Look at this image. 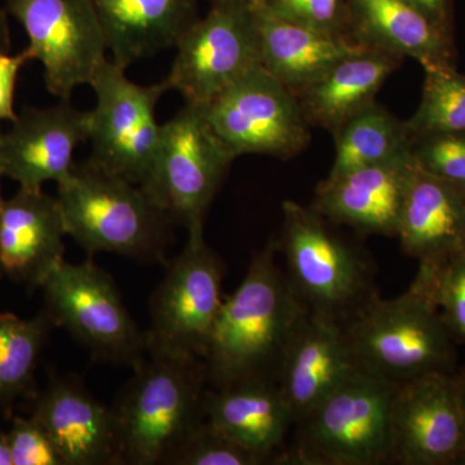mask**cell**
Returning <instances> with one entry per match:
<instances>
[{
	"label": "cell",
	"instance_id": "8",
	"mask_svg": "<svg viewBox=\"0 0 465 465\" xmlns=\"http://www.w3.org/2000/svg\"><path fill=\"white\" fill-rule=\"evenodd\" d=\"M204 225L188 229V241L168 262L166 275L150 300L148 353L203 361L224 302V264L204 240Z\"/></svg>",
	"mask_w": 465,
	"mask_h": 465
},
{
	"label": "cell",
	"instance_id": "34",
	"mask_svg": "<svg viewBox=\"0 0 465 465\" xmlns=\"http://www.w3.org/2000/svg\"><path fill=\"white\" fill-rule=\"evenodd\" d=\"M29 61L25 52L12 54L8 51L0 50V122L16 121L17 114L15 112V88L18 72L21 67Z\"/></svg>",
	"mask_w": 465,
	"mask_h": 465
},
{
	"label": "cell",
	"instance_id": "26",
	"mask_svg": "<svg viewBox=\"0 0 465 465\" xmlns=\"http://www.w3.org/2000/svg\"><path fill=\"white\" fill-rule=\"evenodd\" d=\"M335 159L329 176L381 163L411 150L412 137L400 121L378 103L354 115L333 134Z\"/></svg>",
	"mask_w": 465,
	"mask_h": 465
},
{
	"label": "cell",
	"instance_id": "14",
	"mask_svg": "<svg viewBox=\"0 0 465 465\" xmlns=\"http://www.w3.org/2000/svg\"><path fill=\"white\" fill-rule=\"evenodd\" d=\"M455 372L396 384L391 464L465 465V415Z\"/></svg>",
	"mask_w": 465,
	"mask_h": 465
},
{
	"label": "cell",
	"instance_id": "16",
	"mask_svg": "<svg viewBox=\"0 0 465 465\" xmlns=\"http://www.w3.org/2000/svg\"><path fill=\"white\" fill-rule=\"evenodd\" d=\"M415 164L409 150L381 163L326 177L318 183L311 207L331 224L349 226L363 234L396 237Z\"/></svg>",
	"mask_w": 465,
	"mask_h": 465
},
{
	"label": "cell",
	"instance_id": "24",
	"mask_svg": "<svg viewBox=\"0 0 465 465\" xmlns=\"http://www.w3.org/2000/svg\"><path fill=\"white\" fill-rule=\"evenodd\" d=\"M113 61L128 66L174 47L198 20V0H92Z\"/></svg>",
	"mask_w": 465,
	"mask_h": 465
},
{
	"label": "cell",
	"instance_id": "40",
	"mask_svg": "<svg viewBox=\"0 0 465 465\" xmlns=\"http://www.w3.org/2000/svg\"><path fill=\"white\" fill-rule=\"evenodd\" d=\"M2 130H0V146H2ZM2 177H5V168H3L2 149H0V206L5 201L2 198Z\"/></svg>",
	"mask_w": 465,
	"mask_h": 465
},
{
	"label": "cell",
	"instance_id": "31",
	"mask_svg": "<svg viewBox=\"0 0 465 465\" xmlns=\"http://www.w3.org/2000/svg\"><path fill=\"white\" fill-rule=\"evenodd\" d=\"M275 16L332 35L351 36L349 0H264Z\"/></svg>",
	"mask_w": 465,
	"mask_h": 465
},
{
	"label": "cell",
	"instance_id": "30",
	"mask_svg": "<svg viewBox=\"0 0 465 465\" xmlns=\"http://www.w3.org/2000/svg\"><path fill=\"white\" fill-rule=\"evenodd\" d=\"M419 264L430 269L440 316L455 341L465 345V251L459 250L434 264Z\"/></svg>",
	"mask_w": 465,
	"mask_h": 465
},
{
	"label": "cell",
	"instance_id": "9",
	"mask_svg": "<svg viewBox=\"0 0 465 465\" xmlns=\"http://www.w3.org/2000/svg\"><path fill=\"white\" fill-rule=\"evenodd\" d=\"M41 289L52 322L97 360L134 367L148 356L145 332L128 313L112 275L91 258L79 264L64 260Z\"/></svg>",
	"mask_w": 465,
	"mask_h": 465
},
{
	"label": "cell",
	"instance_id": "19",
	"mask_svg": "<svg viewBox=\"0 0 465 465\" xmlns=\"http://www.w3.org/2000/svg\"><path fill=\"white\" fill-rule=\"evenodd\" d=\"M361 367L344 330L307 312L287 345L277 379L293 425Z\"/></svg>",
	"mask_w": 465,
	"mask_h": 465
},
{
	"label": "cell",
	"instance_id": "20",
	"mask_svg": "<svg viewBox=\"0 0 465 465\" xmlns=\"http://www.w3.org/2000/svg\"><path fill=\"white\" fill-rule=\"evenodd\" d=\"M464 232L465 188L415 164L397 226L403 252L434 264L463 249Z\"/></svg>",
	"mask_w": 465,
	"mask_h": 465
},
{
	"label": "cell",
	"instance_id": "39",
	"mask_svg": "<svg viewBox=\"0 0 465 465\" xmlns=\"http://www.w3.org/2000/svg\"><path fill=\"white\" fill-rule=\"evenodd\" d=\"M213 3H237V5H250V7H256L262 5L264 0H211Z\"/></svg>",
	"mask_w": 465,
	"mask_h": 465
},
{
	"label": "cell",
	"instance_id": "37",
	"mask_svg": "<svg viewBox=\"0 0 465 465\" xmlns=\"http://www.w3.org/2000/svg\"><path fill=\"white\" fill-rule=\"evenodd\" d=\"M0 465H14L11 449H9L8 434L2 432H0Z\"/></svg>",
	"mask_w": 465,
	"mask_h": 465
},
{
	"label": "cell",
	"instance_id": "29",
	"mask_svg": "<svg viewBox=\"0 0 465 465\" xmlns=\"http://www.w3.org/2000/svg\"><path fill=\"white\" fill-rule=\"evenodd\" d=\"M264 459L241 445L208 420L193 430L168 465H262Z\"/></svg>",
	"mask_w": 465,
	"mask_h": 465
},
{
	"label": "cell",
	"instance_id": "18",
	"mask_svg": "<svg viewBox=\"0 0 465 465\" xmlns=\"http://www.w3.org/2000/svg\"><path fill=\"white\" fill-rule=\"evenodd\" d=\"M65 235L56 197L18 189L0 206V273L30 290L42 287L65 260Z\"/></svg>",
	"mask_w": 465,
	"mask_h": 465
},
{
	"label": "cell",
	"instance_id": "22",
	"mask_svg": "<svg viewBox=\"0 0 465 465\" xmlns=\"http://www.w3.org/2000/svg\"><path fill=\"white\" fill-rule=\"evenodd\" d=\"M402 60L376 48L341 58L316 81L295 92L305 121L333 136L354 115L375 103L382 84Z\"/></svg>",
	"mask_w": 465,
	"mask_h": 465
},
{
	"label": "cell",
	"instance_id": "28",
	"mask_svg": "<svg viewBox=\"0 0 465 465\" xmlns=\"http://www.w3.org/2000/svg\"><path fill=\"white\" fill-rule=\"evenodd\" d=\"M420 104L406 127L412 140L465 131V75L457 67L425 69Z\"/></svg>",
	"mask_w": 465,
	"mask_h": 465
},
{
	"label": "cell",
	"instance_id": "17",
	"mask_svg": "<svg viewBox=\"0 0 465 465\" xmlns=\"http://www.w3.org/2000/svg\"><path fill=\"white\" fill-rule=\"evenodd\" d=\"M33 418L65 465L124 464L114 410L94 399L78 378L52 382L39 397Z\"/></svg>",
	"mask_w": 465,
	"mask_h": 465
},
{
	"label": "cell",
	"instance_id": "15",
	"mask_svg": "<svg viewBox=\"0 0 465 465\" xmlns=\"http://www.w3.org/2000/svg\"><path fill=\"white\" fill-rule=\"evenodd\" d=\"M90 114L60 100L50 108H25L2 134L5 176L20 189L42 191L60 182L74 164L79 143L88 140Z\"/></svg>",
	"mask_w": 465,
	"mask_h": 465
},
{
	"label": "cell",
	"instance_id": "12",
	"mask_svg": "<svg viewBox=\"0 0 465 465\" xmlns=\"http://www.w3.org/2000/svg\"><path fill=\"white\" fill-rule=\"evenodd\" d=\"M200 108L235 158L262 154L291 159L311 143V125L295 94L262 66Z\"/></svg>",
	"mask_w": 465,
	"mask_h": 465
},
{
	"label": "cell",
	"instance_id": "35",
	"mask_svg": "<svg viewBox=\"0 0 465 465\" xmlns=\"http://www.w3.org/2000/svg\"><path fill=\"white\" fill-rule=\"evenodd\" d=\"M427 15L436 25L452 35L451 0H407Z\"/></svg>",
	"mask_w": 465,
	"mask_h": 465
},
{
	"label": "cell",
	"instance_id": "1",
	"mask_svg": "<svg viewBox=\"0 0 465 465\" xmlns=\"http://www.w3.org/2000/svg\"><path fill=\"white\" fill-rule=\"evenodd\" d=\"M277 240L251 260L246 277L223 307L203 363L208 388L247 381L277 382L287 345L307 309L275 262Z\"/></svg>",
	"mask_w": 465,
	"mask_h": 465
},
{
	"label": "cell",
	"instance_id": "32",
	"mask_svg": "<svg viewBox=\"0 0 465 465\" xmlns=\"http://www.w3.org/2000/svg\"><path fill=\"white\" fill-rule=\"evenodd\" d=\"M411 153L427 173L465 188V131L416 137Z\"/></svg>",
	"mask_w": 465,
	"mask_h": 465
},
{
	"label": "cell",
	"instance_id": "41",
	"mask_svg": "<svg viewBox=\"0 0 465 465\" xmlns=\"http://www.w3.org/2000/svg\"><path fill=\"white\" fill-rule=\"evenodd\" d=\"M463 250L465 251V232H464V237H463Z\"/></svg>",
	"mask_w": 465,
	"mask_h": 465
},
{
	"label": "cell",
	"instance_id": "11",
	"mask_svg": "<svg viewBox=\"0 0 465 465\" xmlns=\"http://www.w3.org/2000/svg\"><path fill=\"white\" fill-rule=\"evenodd\" d=\"M170 74V90L185 104L204 106L235 82L262 66L255 9L237 3H213L179 39Z\"/></svg>",
	"mask_w": 465,
	"mask_h": 465
},
{
	"label": "cell",
	"instance_id": "38",
	"mask_svg": "<svg viewBox=\"0 0 465 465\" xmlns=\"http://www.w3.org/2000/svg\"><path fill=\"white\" fill-rule=\"evenodd\" d=\"M455 374H457L459 394H460L461 406H463L465 415V366L461 367Z\"/></svg>",
	"mask_w": 465,
	"mask_h": 465
},
{
	"label": "cell",
	"instance_id": "36",
	"mask_svg": "<svg viewBox=\"0 0 465 465\" xmlns=\"http://www.w3.org/2000/svg\"><path fill=\"white\" fill-rule=\"evenodd\" d=\"M9 45H11V39H9L7 16H5V12L0 8V50L8 51Z\"/></svg>",
	"mask_w": 465,
	"mask_h": 465
},
{
	"label": "cell",
	"instance_id": "27",
	"mask_svg": "<svg viewBox=\"0 0 465 465\" xmlns=\"http://www.w3.org/2000/svg\"><path fill=\"white\" fill-rule=\"evenodd\" d=\"M52 320L47 312L33 320L0 313V402L11 405L29 390Z\"/></svg>",
	"mask_w": 465,
	"mask_h": 465
},
{
	"label": "cell",
	"instance_id": "13",
	"mask_svg": "<svg viewBox=\"0 0 465 465\" xmlns=\"http://www.w3.org/2000/svg\"><path fill=\"white\" fill-rule=\"evenodd\" d=\"M29 38L25 54L45 67L47 90L70 100L108 61L105 34L92 0H5Z\"/></svg>",
	"mask_w": 465,
	"mask_h": 465
},
{
	"label": "cell",
	"instance_id": "25",
	"mask_svg": "<svg viewBox=\"0 0 465 465\" xmlns=\"http://www.w3.org/2000/svg\"><path fill=\"white\" fill-rule=\"evenodd\" d=\"M262 66L295 94L320 78L333 64L366 45L351 36L332 35L275 16L256 5Z\"/></svg>",
	"mask_w": 465,
	"mask_h": 465
},
{
	"label": "cell",
	"instance_id": "5",
	"mask_svg": "<svg viewBox=\"0 0 465 465\" xmlns=\"http://www.w3.org/2000/svg\"><path fill=\"white\" fill-rule=\"evenodd\" d=\"M114 407L124 463L168 464L204 420L206 367L198 358L148 353Z\"/></svg>",
	"mask_w": 465,
	"mask_h": 465
},
{
	"label": "cell",
	"instance_id": "33",
	"mask_svg": "<svg viewBox=\"0 0 465 465\" xmlns=\"http://www.w3.org/2000/svg\"><path fill=\"white\" fill-rule=\"evenodd\" d=\"M14 465H65L35 418H16L8 433Z\"/></svg>",
	"mask_w": 465,
	"mask_h": 465
},
{
	"label": "cell",
	"instance_id": "21",
	"mask_svg": "<svg viewBox=\"0 0 465 465\" xmlns=\"http://www.w3.org/2000/svg\"><path fill=\"white\" fill-rule=\"evenodd\" d=\"M349 12L361 45L414 58L424 70L455 66L451 34L407 0H349Z\"/></svg>",
	"mask_w": 465,
	"mask_h": 465
},
{
	"label": "cell",
	"instance_id": "3",
	"mask_svg": "<svg viewBox=\"0 0 465 465\" xmlns=\"http://www.w3.org/2000/svg\"><path fill=\"white\" fill-rule=\"evenodd\" d=\"M57 202L66 235L94 258L100 252L162 260L170 243L164 211L136 183L94 162H74L57 182Z\"/></svg>",
	"mask_w": 465,
	"mask_h": 465
},
{
	"label": "cell",
	"instance_id": "10",
	"mask_svg": "<svg viewBox=\"0 0 465 465\" xmlns=\"http://www.w3.org/2000/svg\"><path fill=\"white\" fill-rule=\"evenodd\" d=\"M96 106L88 112V140L94 164L142 186L148 180L157 154L161 125L155 110L170 91L166 81L134 84L125 67L108 60L90 84Z\"/></svg>",
	"mask_w": 465,
	"mask_h": 465
},
{
	"label": "cell",
	"instance_id": "2",
	"mask_svg": "<svg viewBox=\"0 0 465 465\" xmlns=\"http://www.w3.org/2000/svg\"><path fill=\"white\" fill-rule=\"evenodd\" d=\"M282 213L277 244L293 292L309 314L347 329L381 296L371 259L311 206L284 201Z\"/></svg>",
	"mask_w": 465,
	"mask_h": 465
},
{
	"label": "cell",
	"instance_id": "23",
	"mask_svg": "<svg viewBox=\"0 0 465 465\" xmlns=\"http://www.w3.org/2000/svg\"><path fill=\"white\" fill-rule=\"evenodd\" d=\"M206 420L252 450L266 464H278L293 419L277 382L247 381L224 390L208 388Z\"/></svg>",
	"mask_w": 465,
	"mask_h": 465
},
{
	"label": "cell",
	"instance_id": "6",
	"mask_svg": "<svg viewBox=\"0 0 465 465\" xmlns=\"http://www.w3.org/2000/svg\"><path fill=\"white\" fill-rule=\"evenodd\" d=\"M394 390L361 367L300 419L278 464H391Z\"/></svg>",
	"mask_w": 465,
	"mask_h": 465
},
{
	"label": "cell",
	"instance_id": "7",
	"mask_svg": "<svg viewBox=\"0 0 465 465\" xmlns=\"http://www.w3.org/2000/svg\"><path fill=\"white\" fill-rule=\"evenodd\" d=\"M235 155L217 136L200 106H185L161 125L157 154L140 188L186 229L204 217Z\"/></svg>",
	"mask_w": 465,
	"mask_h": 465
},
{
	"label": "cell",
	"instance_id": "4",
	"mask_svg": "<svg viewBox=\"0 0 465 465\" xmlns=\"http://www.w3.org/2000/svg\"><path fill=\"white\" fill-rule=\"evenodd\" d=\"M344 332L360 365L391 384L457 371L458 341L440 316L425 265L402 295L379 296Z\"/></svg>",
	"mask_w": 465,
	"mask_h": 465
}]
</instances>
